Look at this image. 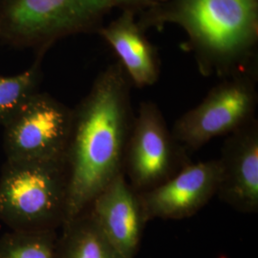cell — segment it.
I'll return each mask as SVG.
<instances>
[{
  "mask_svg": "<svg viewBox=\"0 0 258 258\" xmlns=\"http://www.w3.org/2000/svg\"><path fill=\"white\" fill-rule=\"evenodd\" d=\"M216 195L242 213L258 211V122L256 119L230 134L222 147Z\"/></svg>",
  "mask_w": 258,
  "mask_h": 258,
  "instance_id": "9",
  "label": "cell"
},
{
  "mask_svg": "<svg viewBox=\"0 0 258 258\" xmlns=\"http://www.w3.org/2000/svg\"><path fill=\"white\" fill-rule=\"evenodd\" d=\"M61 227L55 258H126L106 239L87 210Z\"/></svg>",
  "mask_w": 258,
  "mask_h": 258,
  "instance_id": "12",
  "label": "cell"
},
{
  "mask_svg": "<svg viewBox=\"0 0 258 258\" xmlns=\"http://www.w3.org/2000/svg\"><path fill=\"white\" fill-rule=\"evenodd\" d=\"M65 161L6 162L0 176V221L12 231H55L65 220Z\"/></svg>",
  "mask_w": 258,
  "mask_h": 258,
  "instance_id": "3",
  "label": "cell"
},
{
  "mask_svg": "<svg viewBox=\"0 0 258 258\" xmlns=\"http://www.w3.org/2000/svg\"><path fill=\"white\" fill-rule=\"evenodd\" d=\"M186 150L176 141L153 102H142L130 130L123 174L138 194L150 190L188 165Z\"/></svg>",
  "mask_w": 258,
  "mask_h": 258,
  "instance_id": "5",
  "label": "cell"
},
{
  "mask_svg": "<svg viewBox=\"0 0 258 258\" xmlns=\"http://www.w3.org/2000/svg\"><path fill=\"white\" fill-rule=\"evenodd\" d=\"M115 5H132L140 2H145L146 0H112Z\"/></svg>",
  "mask_w": 258,
  "mask_h": 258,
  "instance_id": "15",
  "label": "cell"
},
{
  "mask_svg": "<svg viewBox=\"0 0 258 258\" xmlns=\"http://www.w3.org/2000/svg\"><path fill=\"white\" fill-rule=\"evenodd\" d=\"M132 116L128 78L121 65H110L73 111L66 153L68 196L63 224L85 212L94 198L123 172Z\"/></svg>",
  "mask_w": 258,
  "mask_h": 258,
  "instance_id": "1",
  "label": "cell"
},
{
  "mask_svg": "<svg viewBox=\"0 0 258 258\" xmlns=\"http://www.w3.org/2000/svg\"><path fill=\"white\" fill-rule=\"evenodd\" d=\"M114 6L112 0H0V39L45 46L92 28Z\"/></svg>",
  "mask_w": 258,
  "mask_h": 258,
  "instance_id": "4",
  "label": "cell"
},
{
  "mask_svg": "<svg viewBox=\"0 0 258 258\" xmlns=\"http://www.w3.org/2000/svg\"><path fill=\"white\" fill-rule=\"evenodd\" d=\"M166 20L186 31L204 71H230L257 37V0H174Z\"/></svg>",
  "mask_w": 258,
  "mask_h": 258,
  "instance_id": "2",
  "label": "cell"
},
{
  "mask_svg": "<svg viewBox=\"0 0 258 258\" xmlns=\"http://www.w3.org/2000/svg\"><path fill=\"white\" fill-rule=\"evenodd\" d=\"M87 211L115 249L124 257H136L148 220L138 192L123 172L94 198Z\"/></svg>",
  "mask_w": 258,
  "mask_h": 258,
  "instance_id": "10",
  "label": "cell"
},
{
  "mask_svg": "<svg viewBox=\"0 0 258 258\" xmlns=\"http://www.w3.org/2000/svg\"><path fill=\"white\" fill-rule=\"evenodd\" d=\"M146 1H150V0H146ZM159 1H162V0H159Z\"/></svg>",
  "mask_w": 258,
  "mask_h": 258,
  "instance_id": "16",
  "label": "cell"
},
{
  "mask_svg": "<svg viewBox=\"0 0 258 258\" xmlns=\"http://www.w3.org/2000/svg\"><path fill=\"white\" fill-rule=\"evenodd\" d=\"M40 82V67L36 62L13 76H0V124L4 125L36 93Z\"/></svg>",
  "mask_w": 258,
  "mask_h": 258,
  "instance_id": "14",
  "label": "cell"
},
{
  "mask_svg": "<svg viewBox=\"0 0 258 258\" xmlns=\"http://www.w3.org/2000/svg\"><path fill=\"white\" fill-rule=\"evenodd\" d=\"M73 110L50 95L37 92L4 126L8 162L65 161Z\"/></svg>",
  "mask_w": 258,
  "mask_h": 258,
  "instance_id": "6",
  "label": "cell"
},
{
  "mask_svg": "<svg viewBox=\"0 0 258 258\" xmlns=\"http://www.w3.org/2000/svg\"><path fill=\"white\" fill-rule=\"evenodd\" d=\"M102 35L119 56L120 65L131 83L137 87L156 83L159 77L156 55L130 12L123 13L102 29Z\"/></svg>",
  "mask_w": 258,
  "mask_h": 258,
  "instance_id": "11",
  "label": "cell"
},
{
  "mask_svg": "<svg viewBox=\"0 0 258 258\" xmlns=\"http://www.w3.org/2000/svg\"><path fill=\"white\" fill-rule=\"evenodd\" d=\"M55 231H12L0 238V258H55Z\"/></svg>",
  "mask_w": 258,
  "mask_h": 258,
  "instance_id": "13",
  "label": "cell"
},
{
  "mask_svg": "<svg viewBox=\"0 0 258 258\" xmlns=\"http://www.w3.org/2000/svg\"><path fill=\"white\" fill-rule=\"evenodd\" d=\"M254 81L234 76L215 86L203 102L176 120L171 133L185 150H196L212 139L230 135L254 120Z\"/></svg>",
  "mask_w": 258,
  "mask_h": 258,
  "instance_id": "7",
  "label": "cell"
},
{
  "mask_svg": "<svg viewBox=\"0 0 258 258\" xmlns=\"http://www.w3.org/2000/svg\"><path fill=\"white\" fill-rule=\"evenodd\" d=\"M219 176L218 159L189 163L163 184L139 194L147 220L192 216L217 194Z\"/></svg>",
  "mask_w": 258,
  "mask_h": 258,
  "instance_id": "8",
  "label": "cell"
}]
</instances>
